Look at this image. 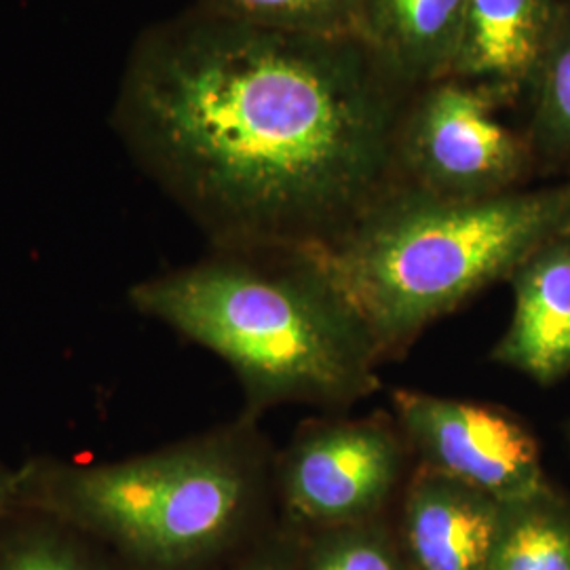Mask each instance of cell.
Here are the masks:
<instances>
[{
  "mask_svg": "<svg viewBox=\"0 0 570 570\" xmlns=\"http://www.w3.org/2000/svg\"><path fill=\"white\" fill-rule=\"evenodd\" d=\"M298 532V530H296ZM301 570H412L385 515L301 532Z\"/></svg>",
  "mask_w": 570,
  "mask_h": 570,
  "instance_id": "15",
  "label": "cell"
},
{
  "mask_svg": "<svg viewBox=\"0 0 570 570\" xmlns=\"http://www.w3.org/2000/svg\"><path fill=\"white\" fill-rule=\"evenodd\" d=\"M223 570H301V532L289 529L256 539Z\"/></svg>",
  "mask_w": 570,
  "mask_h": 570,
  "instance_id": "17",
  "label": "cell"
},
{
  "mask_svg": "<svg viewBox=\"0 0 570 570\" xmlns=\"http://www.w3.org/2000/svg\"><path fill=\"white\" fill-rule=\"evenodd\" d=\"M501 501L433 469L407 475L397 539L412 570H487Z\"/></svg>",
  "mask_w": 570,
  "mask_h": 570,
  "instance_id": "8",
  "label": "cell"
},
{
  "mask_svg": "<svg viewBox=\"0 0 570 570\" xmlns=\"http://www.w3.org/2000/svg\"><path fill=\"white\" fill-rule=\"evenodd\" d=\"M527 140L539 167H570V0L562 2L550 42L530 85Z\"/></svg>",
  "mask_w": 570,
  "mask_h": 570,
  "instance_id": "13",
  "label": "cell"
},
{
  "mask_svg": "<svg viewBox=\"0 0 570 570\" xmlns=\"http://www.w3.org/2000/svg\"><path fill=\"white\" fill-rule=\"evenodd\" d=\"M487 570H570V497L551 482L501 503Z\"/></svg>",
  "mask_w": 570,
  "mask_h": 570,
  "instance_id": "12",
  "label": "cell"
},
{
  "mask_svg": "<svg viewBox=\"0 0 570 570\" xmlns=\"http://www.w3.org/2000/svg\"><path fill=\"white\" fill-rule=\"evenodd\" d=\"M0 570H125L79 530L20 510L0 529Z\"/></svg>",
  "mask_w": 570,
  "mask_h": 570,
  "instance_id": "14",
  "label": "cell"
},
{
  "mask_svg": "<svg viewBox=\"0 0 570 570\" xmlns=\"http://www.w3.org/2000/svg\"><path fill=\"white\" fill-rule=\"evenodd\" d=\"M564 435H567V444H569L570 450V419L567 421V428H564Z\"/></svg>",
  "mask_w": 570,
  "mask_h": 570,
  "instance_id": "19",
  "label": "cell"
},
{
  "mask_svg": "<svg viewBox=\"0 0 570 570\" xmlns=\"http://www.w3.org/2000/svg\"><path fill=\"white\" fill-rule=\"evenodd\" d=\"M391 406L407 449L423 468L501 503L550 482L537 435L508 407L412 389L393 391Z\"/></svg>",
  "mask_w": 570,
  "mask_h": 570,
  "instance_id": "7",
  "label": "cell"
},
{
  "mask_svg": "<svg viewBox=\"0 0 570 570\" xmlns=\"http://www.w3.org/2000/svg\"><path fill=\"white\" fill-rule=\"evenodd\" d=\"M564 0H465L461 39L446 79L499 100L530 91Z\"/></svg>",
  "mask_w": 570,
  "mask_h": 570,
  "instance_id": "10",
  "label": "cell"
},
{
  "mask_svg": "<svg viewBox=\"0 0 570 570\" xmlns=\"http://www.w3.org/2000/svg\"><path fill=\"white\" fill-rule=\"evenodd\" d=\"M501 102L471 82L440 79L410 98L395 140L402 186L444 199L524 188L537 169L527 136L499 121Z\"/></svg>",
  "mask_w": 570,
  "mask_h": 570,
  "instance_id": "5",
  "label": "cell"
},
{
  "mask_svg": "<svg viewBox=\"0 0 570 570\" xmlns=\"http://www.w3.org/2000/svg\"><path fill=\"white\" fill-rule=\"evenodd\" d=\"M570 230V180L484 199L397 184L338 244L311 256L357 311L383 362Z\"/></svg>",
  "mask_w": 570,
  "mask_h": 570,
  "instance_id": "4",
  "label": "cell"
},
{
  "mask_svg": "<svg viewBox=\"0 0 570 570\" xmlns=\"http://www.w3.org/2000/svg\"><path fill=\"white\" fill-rule=\"evenodd\" d=\"M20 510L49 515L125 570H207L252 539L268 487L252 419L115 463L32 459Z\"/></svg>",
  "mask_w": 570,
  "mask_h": 570,
  "instance_id": "3",
  "label": "cell"
},
{
  "mask_svg": "<svg viewBox=\"0 0 570 570\" xmlns=\"http://www.w3.org/2000/svg\"><path fill=\"white\" fill-rule=\"evenodd\" d=\"M129 301L233 370L245 419L284 404L345 410L381 389L370 332L311 254L220 252L144 279Z\"/></svg>",
  "mask_w": 570,
  "mask_h": 570,
  "instance_id": "2",
  "label": "cell"
},
{
  "mask_svg": "<svg viewBox=\"0 0 570 570\" xmlns=\"http://www.w3.org/2000/svg\"><path fill=\"white\" fill-rule=\"evenodd\" d=\"M465 0H360V39L412 89L446 79Z\"/></svg>",
  "mask_w": 570,
  "mask_h": 570,
  "instance_id": "11",
  "label": "cell"
},
{
  "mask_svg": "<svg viewBox=\"0 0 570 570\" xmlns=\"http://www.w3.org/2000/svg\"><path fill=\"white\" fill-rule=\"evenodd\" d=\"M20 511V478L18 469L0 461V529Z\"/></svg>",
  "mask_w": 570,
  "mask_h": 570,
  "instance_id": "18",
  "label": "cell"
},
{
  "mask_svg": "<svg viewBox=\"0 0 570 570\" xmlns=\"http://www.w3.org/2000/svg\"><path fill=\"white\" fill-rule=\"evenodd\" d=\"M407 450L397 423L381 416L301 429L275 468L292 529L311 532L385 515L406 475Z\"/></svg>",
  "mask_w": 570,
  "mask_h": 570,
  "instance_id": "6",
  "label": "cell"
},
{
  "mask_svg": "<svg viewBox=\"0 0 570 570\" xmlns=\"http://www.w3.org/2000/svg\"><path fill=\"white\" fill-rule=\"evenodd\" d=\"M199 9L282 32L360 37V0H199Z\"/></svg>",
  "mask_w": 570,
  "mask_h": 570,
  "instance_id": "16",
  "label": "cell"
},
{
  "mask_svg": "<svg viewBox=\"0 0 570 570\" xmlns=\"http://www.w3.org/2000/svg\"><path fill=\"white\" fill-rule=\"evenodd\" d=\"M508 284L513 311L490 360L553 387L570 376V230L537 247Z\"/></svg>",
  "mask_w": 570,
  "mask_h": 570,
  "instance_id": "9",
  "label": "cell"
},
{
  "mask_svg": "<svg viewBox=\"0 0 570 570\" xmlns=\"http://www.w3.org/2000/svg\"><path fill=\"white\" fill-rule=\"evenodd\" d=\"M410 91L360 37L197 9L136 45L119 127L220 252L313 254L400 184L395 140Z\"/></svg>",
  "mask_w": 570,
  "mask_h": 570,
  "instance_id": "1",
  "label": "cell"
}]
</instances>
